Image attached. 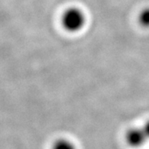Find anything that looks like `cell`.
I'll return each instance as SVG.
<instances>
[{
    "mask_svg": "<svg viewBox=\"0 0 149 149\" xmlns=\"http://www.w3.org/2000/svg\"><path fill=\"white\" fill-rule=\"evenodd\" d=\"M52 149H77L74 143L68 139H61L53 144Z\"/></svg>",
    "mask_w": 149,
    "mask_h": 149,
    "instance_id": "3957f363",
    "label": "cell"
},
{
    "mask_svg": "<svg viewBox=\"0 0 149 149\" xmlns=\"http://www.w3.org/2000/svg\"><path fill=\"white\" fill-rule=\"evenodd\" d=\"M139 22L145 28H149V7L144 8L139 15Z\"/></svg>",
    "mask_w": 149,
    "mask_h": 149,
    "instance_id": "277c9868",
    "label": "cell"
},
{
    "mask_svg": "<svg viewBox=\"0 0 149 149\" xmlns=\"http://www.w3.org/2000/svg\"><path fill=\"white\" fill-rule=\"evenodd\" d=\"M126 143L133 148H140L146 142L148 139L144 130L141 128H131L126 132Z\"/></svg>",
    "mask_w": 149,
    "mask_h": 149,
    "instance_id": "7a4b0ae2",
    "label": "cell"
},
{
    "mask_svg": "<svg viewBox=\"0 0 149 149\" xmlns=\"http://www.w3.org/2000/svg\"><path fill=\"white\" fill-rule=\"evenodd\" d=\"M142 129H143L144 131H145V135H146V136H147L148 139H149V120L145 123V124L144 125Z\"/></svg>",
    "mask_w": 149,
    "mask_h": 149,
    "instance_id": "5b68a950",
    "label": "cell"
},
{
    "mask_svg": "<svg viewBox=\"0 0 149 149\" xmlns=\"http://www.w3.org/2000/svg\"><path fill=\"white\" fill-rule=\"evenodd\" d=\"M86 23V17L81 8L70 7L67 8L62 16V25L65 31L70 33H76L84 28Z\"/></svg>",
    "mask_w": 149,
    "mask_h": 149,
    "instance_id": "6da1fadb",
    "label": "cell"
}]
</instances>
